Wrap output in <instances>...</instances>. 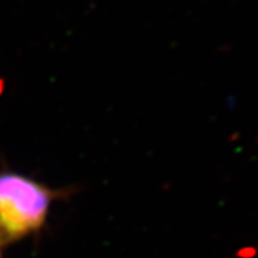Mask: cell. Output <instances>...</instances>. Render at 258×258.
Instances as JSON below:
<instances>
[{"instance_id": "obj_1", "label": "cell", "mask_w": 258, "mask_h": 258, "mask_svg": "<svg viewBox=\"0 0 258 258\" xmlns=\"http://www.w3.org/2000/svg\"><path fill=\"white\" fill-rule=\"evenodd\" d=\"M55 192L26 175L0 172V244L22 240L46 221Z\"/></svg>"}, {"instance_id": "obj_2", "label": "cell", "mask_w": 258, "mask_h": 258, "mask_svg": "<svg viewBox=\"0 0 258 258\" xmlns=\"http://www.w3.org/2000/svg\"><path fill=\"white\" fill-rule=\"evenodd\" d=\"M0 258H2V257H0Z\"/></svg>"}]
</instances>
